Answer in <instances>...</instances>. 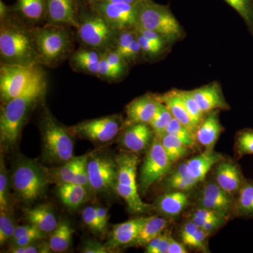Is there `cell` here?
<instances>
[{"instance_id":"obj_50","label":"cell","mask_w":253,"mask_h":253,"mask_svg":"<svg viewBox=\"0 0 253 253\" xmlns=\"http://www.w3.org/2000/svg\"><path fill=\"white\" fill-rule=\"evenodd\" d=\"M229 218L221 217L217 219H204V220H192L196 223V225L199 226L201 229H204V231H207L210 234L217 231L220 229L221 226L226 224Z\"/></svg>"},{"instance_id":"obj_61","label":"cell","mask_w":253,"mask_h":253,"mask_svg":"<svg viewBox=\"0 0 253 253\" xmlns=\"http://www.w3.org/2000/svg\"><path fill=\"white\" fill-rule=\"evenodd\" d=\"M7 11H6V6H5L4 3L1 1L0 2V16H1V21L6 18Z\"/></svg>"},{"instance_id":"obj_49","label":"cell","mask_w":253,"mask_h":253,"mask_svg":"<svg viewBox=\"0 0 253 253\" xmlns=\"http://www.w3.org/2000/svg\"><path fill=\"white\" fill-rule=\"evenodd\" d=\"M48 243L39 244L38 241L33 244L27 245L24 246H18V247H11L9 253H51Z\"/></svg>"},{"instance_id":"obj_36","label":"cell","mask_w":253,"mask_h":253,"mask_svg":"<svg viewBox=\"0 0 253 253\" xmlns=\"http://www.w3.org/2000/svg\"><path fill=\"white\" fill-rule=\"evenodd\" d=\"M165 133L172 134L179 138L189 149L194 147L196 141L194 134L174 118H173Z\"/></svg>"},{"instance_id":"obj_58","label":"cell","mask_w":253,"mask_h":253,"mask_svg":"<svg viewBox=\"0 0 253 253\" xmlns=\"http://www.w3.org/2000/svg\"><path fill=\"white\" fill-rule=\"evenodd\" d=\"M185 245L182 242H178L172 238L169 243L168 253H187L188 251Z\"/></svg>"},{"instance_id":"obj_34","label":"cell","mask_w":253,"mask_h":253,"mask_svg":"<svg viewBox=\"0 0 253 253\" xmlns=\"http://www.w3.org/2000/svg\"><path fill=\"white\" fill-rule=\"evenodd\" d=\"M173 118L172 113L168 106L161 101L158 105L154 117L149 123V126L154 131L155 136L161 137L163 135Z\"/></svg>"},{"instance_id":"obj_32","label":"cell","mask_w":253,"mask_h":253,"mask_svg":"<svg viewBox=\"0 0 253 253\" xmlns=\"http://www.w3.org/2000/svg\"><path fill=\"white\" fill-rule=\"evenodd\" d=\"M159 139L169 161L172 163L187 156L189 148L176 136L165 133Z\"/></svg>"},{"instance_id":"obj_25","label":"cell","mask_w":253,"mask_h":253,"mask_svg":"<svg viewBox=\"0 0 253 253\" xmlns=\"http://www.w3.org/2000/svg\"><path fill=\"white\" fill-rule=\"evenodd\" d=\"M221 160H223L222 155L213 150H206L202 154L186 161L188 174L198 182H201L213 166H215Z\"/></svg>"},{"instance_id":"obj_38","label":"cell","mask_w":253,"mask_h":253,"mask_svg":"<svg viewBox=\"0 0 253 253\" xmlns=\"http://www.w3.org/2000/svg\"><path fill=\"white\" fill-rule=\"evenodd\" d=\"M199 183L190 176H175L168 174L165 181V185L169 191H177L187 192L194 189Z\"/></svg>"},{"instance_id":"obj_55","label":"cell","mask_w":253,"mask_h":253,"mask_svg":"<svg viewBox=\"0 0 253 253\" xmlns=\"http://www.w3.org/2000/svg\"><path fill=\"white\" fill-rule=\"evenodd\" d=\"M170 231H166L165 233L161 234V241L158 246L156 253H168L169 249V243L172 239Z\"/></svg>"},{"instance_id":"obj_35","label":"cell","mask_w":253,"mask_h":253,"mask_svg":"<svg viewBox=\"0 0 253 253\" xmlns=\"http://www.w3.org/2000/svg\"><path fill=\"white\" fill-rule=\"evenodd\" d=\"M244 19L253 37V0H224Z\"/></svg>"},{"instance_id":"obj_17","label":"cell","mask_w":253,"mask_h":253,"mask_svg":"<svg viewBox=\"0 0 253 253\" xmlns=\"http://www.w3.org/2000/svg\"><path fill=\"white\" fill-rule=\"evenodd\" d=\"M214 179L221 189L234 197L246 181L239 165L234 161L223 160L215 166Z\"/></svg>"},{"instance_id":"obj_52","label":"cell","mask_w":253,"mask_h":253,"mask_svg":"<svg viewBox=\"0 0 253 253\" xmlns=\"http://www.w3.org/2000/svg\"><path fill=\"white\" fill-rule=\"evenodd\" d=\"M199 229V226L196 225V223L191 219L186 221L181 226L180 231H179V236H180L181 242L185 245L186 247H188L190 241H191Z\"/></svg>"},{"instance_id":"obj_22","label":"cell","mask_w":253,"mask_h":253,"mask_svg":"<svg viewBox=\"0 0 253 253\" xmlns=\"http://www.w3.org/2000/svg\"><path fill=\"white\" fill-rule=\"evenodd\" d=\"M189 196L186 192L169 191L156 200L154 208L163 217L173 219L180 215L189 206Z\"/></svg>"},{"instance_id":"obj_40","label":"cell","mask_w":253,"mask_h":253,"mask_svg":"<svg viewBox=\"0 0 253 253\" xmlns=\"http://www.w3.org/2000/svg\"><path fill=\"white\" fill-rule=\"evenodd\" d=\"M9 192L7 169L2 155L0 160V211H9Z\"/></svg>"},{"instance_id":"obj_20","label":"cell","mask_w":253,"mask_h":253,"mask_svg":"<svg viewBox=\"0 0 253 253\" xmlns=\"http://www.w3.org/2000/svg\"><path fill=\"white\" fill-rule=\"evenodd\" d=\"M46 13L50 24L78 27L74 0H46Z\"/></svg>"},{"instance_id":"obj_11","label":"cell","mask_w":253,"mask_h":253,"mask_svg":"<svg viewBox=\"0 0 253 253\" xmlns=\"http://www.w3.org/2000/svg\"><path fill=\"white\" fill-rule=\"evenodd\" d=\"M172 165L163 149L159 137L155 136L141 168L139 176L141 192L145 194L153 184L167 175L172 169Z\"/></svg>"},{"instance_id":"obj_16","label":"cell","mask_w":253,"mask_h":253,"mask_svg":"<svg viewBox=\"0 0 253 253\" xmlns=\"http://www.w3.org/2000/svg\"><path fill=\"white\" fill-rule=\"evenodd\" d=\"M154 136V131L149 124L136 123L123 128L120 145L129 152L137 154L149 147Z\"/></svg>"},{"instance_id":"obj_15","label":"cell","mask_w":253,"mask_h":253,"mask_svg":"<svg viewBox=\"0 0 253 253\" xmlns=\"http://www.w3.org/2000/svg\"><path fill=\"white\" fill-rule=\"evenodd\" d=\"M161 102V95L151 93L133 100L126 107V118L124 127L136 123L149 124Z\"/></svg>"},{"instance_id":"obj_48","label":"cell","mask_w":253,"mask_h":253,"mask_svg":"<svg viewBox=\"0 0 253 253\" xmlns=\"http://www.w3.org/2000/svg\"><path fill=\"white\" fill-rule=\"evenodd\" d=\"M211 235L210 233L204 231V229L199 228L196 234L190 241L188 247L190 249L199 250L204 253L209 252L208 249L207 241L208 237Z\"/></svg>"},{"instance_id":"obj_1","label":"cell","mask_w":253,"mask_h":253,"mask_svg":"<svg viewBox=\"0 0 253 253\" xmlns=\"http://www.w3.org/2000/svg\"><path fill=\"white\" fill-rule=\"evenodd\" d=\"M46 86L44 75L36 80L22 94L1 104L0 113L1 145L9 148L16 144L31 110L44 97Z\"/></svg>"},{"instance_id":"obj_23","label":"cell","mask_w":253,"mask_h":253,"mask_svg":"<svg viewBox=\"0 0 253 253\" xmlns=\"http://www.w3.org/2000/svg\"><path fill=\"white\" fill-rule=\"evenodd\" d=\"M25 217L28 224L34 226L44 234H51L59 224L52 207L48 204H42L25 210Z\"/></svg>"},{"instance_id":"obj_44","label":"cell","mask_w":253,"mask_h":253,"mask_svg":"<svg viewBox=\"0 0 253 253\" xmlns=\"http://www.w3.org/2000/svg\"><path fill=\"white\" fill-rule=\"evenodd\" d=\"M135 29V28H134ZM136 31V37L138 42L140 44L141 50H142L143 56L148 58H155L163 52L164 48L161 47L155 44L152 42L145 38L143 35Z\"/></svg>"},{"instance_id":"obj_43","label":"cell","mask_w":253,"mask_h":253,"mask_svg":"<svg viewBox=\"0 0 253 253\" xmlns=\"http://www.w3.org/2000/svg\"><path fill=\"white\" fill-rule=\"evenodd\" d=\"M135 38L136 31L134 28L119 31L113 48L123 56Z\"/></svg>"},{"instance_id":"obj_56","label":"cell","mask_w":253,"mask_h":253,"mask_svg":"<svg viewBox=\"0 0 253 253\" xmlns=\"http://www.w3.org/2000/svg\"><path fill=\"white\" fill-rule=\"evenodd\" d=\"M96 214H97L98 218H99V221L100 226H101V230L103 233L104 232L106 229V226L108 224V220H109V214H108V210L106 208L99 207H96Z\"/></svg>"},{"instance_id":"obj_60","label":"cell","mask_w":253,"mask_h":253,"mask_svg":"<svg viewBox=\"0 0 253 253\" xmlns=\"http://www.w3.org/2000/svg\"><path fill=\"white\" fill-rule=\"evenodd\" d=\"M95 1H107V2L128 3V4H136L141 0H94Z\"/></svg>"},{"instance_id":"obj_7","label":"cell","mask_w":253,"mask_h":253,"mask_svg":"<svg viewBox=\"0 0 253 253\" xmlns=\"http://www.w3.org/2000/svg\"><path fill=\"white\" fill-rule=\"evenodd\" d=\"M116 178L113 189L124 200L129 212L141 214L152 207L144 202L138 191L137 156L134 153H123L116 157Z\"/></svg>"},{"instance_id":"obj_41","label":"cell","mask_w":253,"mask_h":253,"mask_svg":"<svg viewBox=\"0 0 253 253\" xmlns=\"http://www.w3.org/2000/svg\"><path fill=\"white\" fill-rule=\"evenodd\" d=\"M180 94L183 101H184V104L185 105L186 110L191 115L193 119L194 120L195 122L197 123L198 126H199L204 119L206 114L203 112L202 110L200 108L199 104L191 94V91L180 90Z\"/></svg>"},{"instance_id":"obj_26","label":"cell","mask_w":253,"mask_h":253,"mask_svg":"<svg viewBox=\"0 0 253 253\" xmlns=\"http://www.w3.org/2000/svg\"><path fill=\"white\" fill-rule=\"evenodd\" d=\"M161 99L171 111L173 117L182 123L195 135L196 129L199 126L186 110L181 96L180 90L172 89L168 91L164 94L161 95Z\"/></svg>"},{"instance_id":"obj_42","label":"cell","mask_w":253,"mask_h":253,"mask_svg":"<svg viewBox=\"0 0 253 253\" xmlns=\"http://www.w3.org/2000/svg\"><path fill=\"white\" fill-rule=\"evenodd\" d=\"M104 53L110 66L117 74L118 78L124 76L127 69V63L124 58L113 47L106 50Z\"/></svg>"},{"instance_id":"obj_13","label":"cell","mask_w":253,"mask_h":253,"mask_svg":"<svg viewBox=\"0 0 253 253\" xmlns=\"http://www.w3.org/2000/svg\"><path fill=\"white\" fill-rule=\"evenodd\" d=\"M94 7L96 13L102 16L108 24L116 31L135 28L136 4L96 1Z\"/></svg>"},{"instance_id":"obj_47","label":"cell","mask_w":253,"mask_h":253,"mask_svg":"<svg viewBox=\"0 0 253 253\" xmlns=\"http://www.w3.org/2000/svg\"><path fill=\"white\" fill-rule=\"evenodd\" d=\"M45 235V234L42 232V231L36 228V229L29 231L25 235L11 242V247H18V246H24L33 244V243L44 239Z\"/></svg>"},{"instance_id":"obj_37","label":"cell","mask_w":253,"mask_h":253,"mask_svg":"<svg viewBox=\"0 0 253 253\" xmlns=\"http://www.w3.org/2000/svg\"><path fill=\"white\" fill-rule=\"evenodd\" d=\"M235 151L239 157L253 155V129L246 128L238 131L235 138Z\"/></svg>"},{"instance_id":"obj_46","label":"cell","mask_w":253,"mask_h":253,"mask_svg":"<svg viewBox=\"0 0 253 253\" xmlns=\"http://www.w3.org/2000/svg\"><path fill=\"white\" fill-rule=\"evenodd\" d=\"M89 155L90 154H86V157L84 158V160L82 161L80 166H78L72 180L70 182L84 186L87 189H91L90 185H89V177H88L87 168H86V162H87Z\"/></svg>"},{"instance_id":"obj_51","label":"cell","mask_w":253,"mask_h":253,"mask_svg":"<svg viewBox=\"0 0 253 253\" xmlns=\"http://www.w3.org/2000/svg\"><path fill=\"white\" fill-rule=\"evenodd\" d=\"M97 77L108 81H116V80L119 79L117 74L113 71L112 67L110 66L104 52L102 53V56L100 60Z\"/></svg>"},{"instance_id":"obj_29","label":"cell","mask_w":253,"mask_h":253,"mask_svg":"<svg viewBox=\"0 0 253 253\" xmlns=\"http://www.w3.org/2000/svg\"><path fill=\"white\" fill-rule=\"evenodd\" d=\"M168 224V221L166 218L151 216L149 220L146 221L141 229L135 240L129 245V247L146 246L151 240L163 233L167 227Z\"/></svg>"},{"instance_id":"obj_39","label":"cell","mask_w":253,"mask_h":253,"mask_svg":"<svg viewBox=\"0 0 253 253\" xmlns=\"http://www.w3.org/2000/svg\"><path fill=\"white\" fill-rule=\"evenodd\" d=\"M12 215L9 211H1L0 212V244L3 246L10 241L16 228Z\"/></svg>"},{"instance_id":"obj_2","label":"cell","mask_w":253,"mask_h":253,"mask_svg":"<svg viewBox=\"0 0 253 253\" xmlns=\"http://www.w3.org/2000/svg\"><path fill=\"white\" fill-rule=\"evenodd\" d=\"M1 63L33 66L41 65L31 29L21 23L2 20L0 28Z\"/></svg>"},{"instance_id":"obj_5","label":"cell","mask_w":253,"mask_h":253,"mask_svg":"<svg viewBox=\"0 0 253 253\" xmlns=\"http://www.w3.org/2000/svg\"><path fill=\"white\" fill-rule=\"evenodd\" d=\"M42 157L46 163L64 164L74 157L72 134L46 111L42 118Z\"/></svg>"},{"instance_id":"obj_14","label":"cell","mask_w":253,"mask_h":253,"mask_svg":"<svg viewBox=\"0 0 253 253\" xmlns=\"http://www.w3.org/2000/svg\"><path fill=\"white\" fill-rule=\"evenodd\" d=\"M235 199L215 181H211L203 187L198 199V207L212 210L229 217L234 214Z\"/></svg>"},{"instance_id":"obj_8","label":"cell","mask_w":253,"mask_h":253,"mask_svg":"<svg viewBox=\"0 0 253 253\" xmlns=\"http://www.w3.org/2000/svg\"><path fill=\"white\" fill-rule=\"evenodd\" d=\"M44 75L40 66H25L1 63L0 68L1 104L22 94L36 80Z\"/></svg>"},{"instance_id":"obj_21","label":"cell","mask_w":253,"mask_h":253,"mask_svg":"<svg viewBox=\"0 0 253 253\" xmlns=\"http://www.w3.org/2000/svg\"><path fill=\"white\" fill-rule=\"evenodd\" d=\"M223 130L224 127L219 121V110H215L206 114L196 129L195 138L206 150L212 151Z\"/></svg>"},{"instance_id":"obj_4","label":"cell","mask_w":253,"mask_h":253,"mask_svg":"<svg viewBox=\"0 0 253 253\" xmlns=\"http://www.w3.org/2000/svg\"><path fill=\"white\" fill-rule=\"evenodd\" d=\"M135 28L156 32L168 42H174L184 37V30L169 8L151 0H141L136 4Z\"/></svg>"},{"instance_id":"obj_27","label":"cell","mask_w":253,"mask_h":253,"mask_svg":"<svg viewBox=\"0 0 253 253\" xmlns=\"http://www.w3.org/2000/svg\"><path fill=\"white\" fill-rule=\"evenodd\" d=\"M87 190L84 186L72 183L57 184L59 199L66 207L72 210L77 209L86 201Z\"/></svg>"},{"instance_id":"obj_6","label":"cell","mask_w":253,"mask_h":253,"mask_svg":"<svg viewBox=\"0 0 253 253\" xmlns=\"http://www.w3.org/2000/svg\"><path fill=\"white\" fill-rule=\"evenodd\" d=\"M11 183L19 199L32 203L44 195L50 181L46 168L33 160L20 158L13 166Z\"/></svg>"},{"instance_id":"obj_30","label":"cell","mask_w":253,"mask_h":253,"mask_svg":"<svg viewBox=\"0 0 253 253\" xmlns=\"http://www.w3.org/2000/svg\"><path fill=\"white\" fill-rule=\"evenodd\" d=\"M234 215L244 218L253 217V180L246 179L236 195Z\"/></svg>"},{"instance_id":"obj_24","label":"cell","mask_w":253,"mask_h":253,"mask_svg":"<svg viewBox=\"0 0 253 253\" xmlns=\"http://www.w3.org/2000/svg\"><path fill=\"white\" fill-rule=\"evenodd\" d=\"M102 51L93 48H80L71 56L70 64L73 69L79 72L98 76L100 60Z\"/></svg>"},{"instance_id":"obj_45","label":"cell","mask_w":253,"mask_h":253,"mask_svg":"<svg viewBox=\"0 0 253 253\" xmlns=\"http://www.w3.org/2000/svg\"><path fill=\"white\" fill-rule=\"evenodd\" d=\"M82 218L86 226L94 232L98 234H103L100 226L99 218L96 214V207L94 206H87L83 209L82 212Z\"/></svg>"},{"instance_id":"obj_59","label":"cell","mask_w":253,"mask_h":253,"mask_svg":"<svg viewBox=\"0 0 253 253\" xmlns=\"http://www.w3.org/2000/svg\"><path fill=\"white\" fill-rule=\"evenodd\" d=\"M161 234H162V233H161ZM161 234L156 236L154 239L151 240L150 242L146 245V246H145V247H146V251H145V253H156V252H157L158 246H159L160 241H161Z\"/></svg>"},{"instance_id":"obj_54","label":"cell","mask_w":253,"mask_h":253,"mask_svg":"<svg viewBox=\"0 0 253 253\" xmlns=\"http://www.w3.org/2000/svg\"><path fill=\"white\" fill-rule=\"evenodd\" d=\"M141 55H143L142 50H141L140 44L138 42L136 37L135 39L131 43L129 48L126 49V53L123 54V57L128 64V63L139 59Z\"/></svg>"},{"instance_id":"obj_57","label":"cell","mask_w":253,"mask_h":253,"mask_svg":"<svg viewBox=\"0 0 253 253\" xmlns=\"http://www.w3.org/2000/svg\"><path fill=\"white\" fill-rule=\"evenodd\" d=\"M36 229V228L34 226L31 225V224H26V225L17 226H16V229H15L12 237L10 239V241L12 242V241L18 239V238L21 237V236L25 235V234H27L29 231L33 230V229Z\"/></svg>"},{"instance_id":"obj_53","label":"cell","mask_w":253,"mask_h":253,"mask_svg":"<svg viewBox=\"0 0 253 253\" xmlns=\"http://www.w3.org/2000/svg\"><path fill=\"white\" fill-rule=\"evenodd\" d=\"M83 253H111L106 245H103L93 241V240H86L81 249Z\"/></svg>"},{"instance_id":"obj_18","label":"cell","mask_w":253,"mask_h":253,"mask_svg":"<svg viewBox=\"0 0 253 253\" xmlns=\"http://www.w3.org/2000/svg\"><path fill=\"white\" fill-rule=\"evenodd\" d=\"M151 217H136L113 226L109 239L106 243L109 251L129 246L135 240L141 229Z\"/></svg>"},{"instance_id":"obj_19","label":"cell","mask_w":253,"mask_h":253,"mask_svg":"<svg viewBox=\"0 0 253 253\" xmlns=\"http://www.w3.org/2000/svg\"><path fill=\"white\" fill-rule=\"evenodd\" d=\"M191 92L205 114L215 110L230 109L220 84L217 81L191 90Z\"/></svg>"},{"instance_id":"obj_28","label":"cell","mask_w":253,"mask_h":253,"mask_svg":"<svg viewBox=\"0 0 253 253\" xmlns=\"http://www.w3.org/2000/svg\"><path fill=\"white\" fill-rule=\"evenodd\" d=\"M75 229L69 221H60L57 227L49 234L48 244L51 252L63 253L67 251L72 244L73 236Z\"/></svg>"},{"instance_id":"obj_9","label":"cell","mask_w":253,"mask_h":253,"mask_svg":"<svg viewBox=\"0 0 253 253\" xmlns=\"http://www.w3.org/2000/svg\"><path fill=\"white\" fill-rule=\"evenodd\" d=\"M77 29L78 38L83 44L102 52L114 47L119 33L97 13L78 21Z\"/></svg>"},{"instance_id":"obj_12","label":"cell","mask_w":253,"mask_h":253,"mask_svg":"<svg viewBox=\"0 0 253 253\" xmlns=\"http://www.w3.org/2000/svg\"><path fill=\"white\" fill-rule=\"evenodd\" d=\"M91 189L97 193L111 191L116 178V158L109 155L90 154L86 162Z\"/></svg>"},{"instance_id":"obj_31","label":"cell","mask_w":253,"mask_h":253,"mask_svg":"<svg viewBox=\"0 0 253 253\" xmlns=\"http://www.w3.org/2000/svg\"><path fill=\"white\" fill-rule=\"evenodd\" d=\"M86 156V154L78 156V157H73L67 162L65 163L62 166H59V167L51 168V169L46 168L50 183L59 184L71 182L75 173L77 170L78 166Z\"/></svg>"},{"instance_id":"obj_3","label":"cell","mask_w":253,"mask_h":253,"mask_svg":"<svg viewBox=\"0 0 253 253\" xmlns=\"http://www.w3.org/2000/svg\"><path fill=\"white\" fill-rule=\"evenodd\" d=\"M31 31L41 64L54 67L72 51V38L66 26L49 24Z\"/></svg>"},{"instance_id":"obj_33","label":"cell","mask_w":253,"mask_h":253,"mask_svg":"<svg viewBox=\"0 0 253 253\" xmlns=\"http://www.w3.org/2000/svg\"><path fill=\"white\" fill-rule=\"evenodd\" d=\"M17 10L30 21H40L46 11V0H18Z\"/></svg>"},{"instance_id":"obj_10","label":"cell","mask_w":253,"mask_h":253,"mask_svg":"<svg viewBox=\"0 0 253 253\" xmlns=\"http://www.w3.org/2000/svg\"><path fill=\"white\" fill-rule=\"evenodd\" d=\"M125 121L121 115L87 120L68 127L72 135L98 143L112 141L123 131Z\"/></svg>"}]
</instances>
